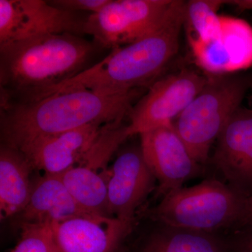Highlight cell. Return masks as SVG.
<instances>
[{
    "label": "cell",
    "mask_w": 252,
    "mask_h": 252,
    "mask_svg": "<svg viewBox=\"0 0 252 252\" xmlns=\"http://www.w3.org/2000/svg\"><path fill=\"white\" fill-rule=\"evenodd\" d=\"M98 47L70 33L0 45V106L28 103L55 94L94 65Z\"/></svg>",
    "instance_id": "6da1fadb"
},
{
    "label": "cell",
    "mask_w": 252,
    "mask_h": 252,
    "mask_svg": "<svg viewBox=\"0 0 252 252\" xmlns=\"http://www.w3.org/2000/svg\"><path fill=\"white\" fill-rule=\"evenodd\" d=\"M138 94L137 90L107 94L69 89L28 103L0 106L1 144L19 149L41 137L123 121Z\"/></svg>",
    "instance_id": "7a4b0ae2"
},
{
    "label": "cell",
    "mask_w": 252,
    "mask_h": 252,
    "mask_svg": "<svg viewBox=\"0 0 252 252\" xmlns=\"http://www.w3.org/2000/svg\"><path fill=\"white\" fill-rule=\"evenodd\" d=\"M185 6V1L174 0L165 19L155 31L135 42L112 50L58 91L84 89L118 94L152 85L177 54Z\"/></svg>",
    "instance_id": "3957f363"
},
{
    "label": "cell",
    "mask_w": 252,
    "mask_h": 252,
    "mask_svg": "<svg viewBox=\"0 0 252 252\" xmlns=\"http://www.w3.org/2000/svg\"><path fill=\"white\" fill-rule=\"evenodd\" d=\"M252 85L250 78L235 73L207 74L203 90L173 122L177 133L199 164L207 161L212 144L240 107Z\"/></svg>",
    "instance_id": "277c9868"
},
{
    "label": "cell",
    "mask_w": 252,
    "mask_h": 252,
    "mask_svg": "<svg viewBox=\"0 0 252 252\" xmlns=\"http://www.w3.org/2000/svg\"><path fill=\"white\" fill-rule=\"evenodd\" d=\"M245 197L216 180L174 190L150 211L170 228L204 232L238 223Z\"/></svg>",
    "instance_id": "5b68a950"
},
{
    "label": "cell",
    "mask_w": 252,
    "mask_h": 252,
    "mask_svg": "<svg viewBox=\"0 0 252 252\" xmlns=\"http://www.w3.org/2000/svg\"><path fill=\"white\" fill-rule=\"evenodd\" d=\"M131 136L128 124L125 125L123 121L104 124L80 161L61 175L69 193L85 211L109 217L107 208L109 160Z\"/></svg>",
    "instance_id": "8992f818"
},
{
    "label": "cell",
    "mask_w": 252,
    "mask_h": 252,
    "mask_svg": "<svg viewBox=\"0 0 252 252\" xmlns=\"http://www.w3.org/2000/svg\"><path fill=\"white\" fill-rule=\"evenodd\" d=\"M174 0H110L98 12L88 15L84 33L100 47L111 50L148 35L160 24Z\"/></svg>",
    "instance_id": "52a82bcc"
},
{
    "label": "cell",
    "mask_w": 252,
    "mask_h": 252,
    "mask_svg": "<svg viewBox=\"0 0 252 252\" xmlns=\"http://www.w3.org/2000/svg\"><path fill=\"white\" fill-rule=\"evenodd\" d=\"M207 81V74L187 68L158 79L130 109L127 116L131 135L172 124Z\"/></svg>",
    "instance_id": "ba28073f"
},
{
    "label": "cell",
    "mask_w": 252,
    "mask_h": 252,
    "mask_svg": "<svg viewBox=\"0 0 252 252\" xmlns=\"http://www.w3.org/2000/svg\"><path fill=\"white\" fill-rule=\"evenodd\" d=\"M87 16L44 0H0V45L44 34L81 36Z\"/></svg>",
    "instance_id": "9c48e42d"
},
{
    "label": "cell",
    "mask_w": 252,
    "mask_h": 252,
    "mask_svg": "<svg viewBox=\"0 0 252 252\" xmlns=\"http://www.w3.org/2000/svg\"><path fill=\"white\" fill-rule=\"evenodd\" d=\"M141 150L155 177L157 195L164 196L182 188L185 182L200 172L195 161L172 124L140 134Z\"/></svg>",
    "instance_id": "30bf717a"
},
{
    "label": "cell",
    "mask_w": 252,
    "mask_h": 252,
    "mask_svg": "<svg viewBox=\"0 0 252 252\" xmlns=\"http://www.w3.org/2000/svg\"><path fill=\"white\" fill-rule=\"evenodd\" d=\"M189 46L205 74H235L252 67V26L240 18L220 16L216 35Z\"/></svg>",
    "instance_id": "8fae6325"
},
{
    "label": "cell",
    "mask_w": 252,
    "mask_h": 252,
    "mask_svg": "<svg viewBox=\"0 0 252 252\" xmlns=\"http://www.w3.org/2000/svg\"><path fill=\"white\" fill-rule=\"evenodd\" d=\"M214 163L228 186L245 198L252 193V109L240 106L217 140Z\"/></svg>",
    "instance_id": "7c38bea8"
},
{
    "label": "cell",
    "mask_w": 252,
    "mask_h": 252,
    "mask_svg": "<svg viewBox=\"0 0 252 252\" xmlns=\"http://www.w3.org/2000/svg\"><path fill=\"white\" fill-rule=\"evenodd\" d=\"M156 182L140 147L124 151L110 167L107 186L109 216L135 220L137 210L155 189Z\"/></svg>",
    "instance_id": "4fadbf2b"
},
{
    "label": "cell",
    "mask_w": 252,
    "mask_h": 252,
    "mask_svg": "<svg viewBox=\"0 0 252 252\" xmlns=\"http://www.w3.org/2000/svg\"><path fill=\"white\" fill-rule=\"evenodd\" d=\"M135 222L85 215L51 226L61 252H114L132 231Z\"/></svg>",
    "instance_id": "5bb4252c"
},
{
    "label": "cell",
    "mask_w": 252,
    "mask_h": 252,
    "mask_svg": "<svg viewBox=\"0 0 252 252\" xmlns=\"http://www.w3.org/2000/svg\"><path fill=\"white\" fill-rule=\"evenodd\" d=\"M104 125L95 123L41 137L18 150L26 156L34 170L43 174L62 175L80 161Z\"/></svg>",
    "instance_id": "9a60e30c"
},
{
    "label": "cell",
    "mask_w": 252,
    "mask_h": 252,
    "mask_svg": "<svg viewBox=\"0 0 252 252\" xmlns=\"http://www.w3.org/2000/svg\"><path fill=\"white\" fill-rule=\"evenodd\" d=\"M85 215L92 214L73 198L61 175L43 174L32 180L29 201L18 217L20 223L52 225Z\"/></svg>",
    "instance_id": "2e32d148"
},
{
    "label": "cell",
    "mask_w": 252,
    "mask_h": 252,
    "mask_svg": "<svg viewBox=\"0 0 252 252\" xmlns=\"http://www.w3.org/2000/svg\"><path fill=\"white\" fill-rule=\"evenodd\" d=\"M34 170L26 156L17 149L0 147V219L19 215L26 207L32 189Z\"/></svg>",
    "instance_id": "e0dca14e"
},
{
    "label": "cell",
    "mask_w": 252,
    "mask_h": 252,
    "mask_svg": "<svg viewBox=\"0 0 252 252\" xmlns=\"http://www.w3.org/2000/svg\"><path fill=\"white\" fill-rule=\"evenodd\" d=\"M226 4L223 0H190L185 1L184 26L189 44L205 42L216 35L220 27L219 10Z\"/></svg>",
    "instance_id": "ac0fdd59"
},
{
    "label": "cell",
    "mask_w": 252,
    "mask_h": 252,
    "mask_svg": "<svg viewBox=\"0 0 252 252\" xmlns=\"http://www.w3.org/2000/svg\"><path fill=\"white\" fill-rule=\"evenodd\" d=\"M170 229L156 236L144 252H223L215 240L202 232Z\"/></svg>",
    "instance_id": "d6986e66"
},
{
    "label": "cell",
    "mask_w": 252,
    "mask_h": 252,
    "mask_svg": "<svg viewBox=\"0 0 252 252\" xmlns=\"http://www.w3.org/2000/svg\"><path fill=\"white\" fill-rule=\"evenodd\" d=\"M21 238L9 252H61L51 225L20 223Z\"/></svg>",
    "instance_id": "ffe728a7"
},
{
    "label": "cell",
    "mask_w": 252,
    "mask_h": 252,
    "mask_svg": "<svg viewBox=\"0 0 252 252\" xmlns=\"http://www.w3.org/2000/svg\"><path fill=\"white\" fill-rule=\"evenodd\" d=\"M110 0H51L48 1L53 6L71 12H98Z\"/></svg>",
    "instance_id": "44dd1931"
},
{
    "label": "cell",
    "mask_w": 252,
    "mask_h": 252,
    "mask_svg": "<svg viewBox=\"0 0 252 252\" xmlns=\"http://www.w3.org/2000/svg\"><path fill=\"white\" fill-rule=\"evenodd\" d=\"M237 223L240 225L252 224V193L245 198L243 211Z\"/></svg>",
    "instance_id": "7402d4cb"
},
{
    "label": "cell",
    "mask_w": 252,
    "mask_h": 252,
    "mask_svg": "<svg viewBox=\"0 0 252 252\" xmlns=\"http://www.w3.org/2000/svg\"><path fill=\"white\" fill-rule=\"evenodd\" d=\"M235 5L240 10H252V0H234L226 1V4Z\"/></svg>",
    "instance_id": "603a6c76"
},
{
    "label": "cell",
    "mask_w": 252,
    "mask_h": 252,
    "mask_svg": "<svg viewBox=\"0 0 252 252\" xmlns=\"http://www.w3.org/2000/svg\"><path fill=\"white\" fill-rule=\"evenodd\" d=\"M245 252H252V232L247 240L246 245H245Z\"/></svg>",
    "instance_id": "cb8c5ba5"
},
{
    "label": "cell",
    "mask_w": 252,
    "mask_h": 252,
    "mask_svg": "<svg viewBox=\"0 0 252 252\" xmlns=\"http://www.w3.org/2000/svg\"><path fill=\"white\" fill-rule=\"evenodd\" d=\"M251 90H252V97H251V99H252V85L251 86Z\"/></svg>",
    "instance_id": "d4e9b609"
}]
</instances>
